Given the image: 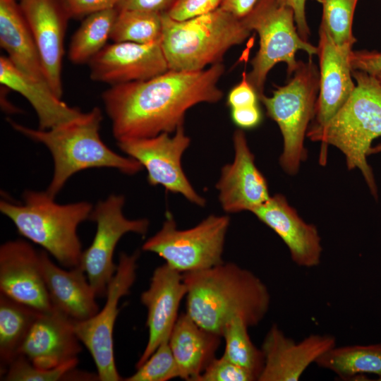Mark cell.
<instances>
[{
  "instance_id": "6da1fadb",
  "label": "cell",
  "mask_w": 381,
  "mask_h": 381,
  "mask_svg": "<svg viewBox=\"0 0 381 381\" xmlns=\"http://www.w3.org/2000/svg\"><path fill=\"white\" fill-rule=\"evenodd\" d=\"M220 63L198 71L169 70L147 80L111 85L102 93L106 113L117 142L174 133L186 112L223 96L218 81Z\"/></svg>"
},
{
  "instance_id": "7a4b0ae2",
  "label": "cell",
  "mask_w": 381,
  "mask_h": 381,
  "mask_svg": "<svg viewBox=\"0 0 381 381\" xmlns=\"http://www.w3.org/2000/svg\"><path fill=\"white\" fill-rule=\"evenodd\" d=\"M186 285V313L204 329L219 335L226 324L241 318L248 327L266 316L271 295L264 282L253 272L224 262L183 274Z\"/></svg>"
},
{
  "instance_id": "3957f363",
  "label": "cell",
  "mask_w": 381,
  "mask_h": 381,
  "mask_svg": "<svg viewBox=\"0 0 381 381\" xmlns=\"http://www.w3.org/2000/svg\"><path fill=\"white\" fill-rule=\"evenodd\" d=\"M7 121L14 130L43 144L51 153L54 171L46 191L52 197L56 198L68 180L80 171L112 168L134 175L143 169L136 159L115 152L103 142L99 133L102 113L98 107L48 130Z\"/></svg>"
},
{
  "instance_id": "277c9868",
  "label": "cell",
  "mask_w": 381,
  "mask_h": 381,
  "mask_svg": "<svg viewBox=\"0 0 381 381\" xmlns=\"http://www.w3.org/2000/svg\"><path fill=\"white\" fill-rule=\"evenodd\" d=\"M355 88L346 102L320 129L306 136L321 143L320 164L327 162L329 145L345 156L349 170L358 169L372 196L378 199V189L367 157L373 141L381 135V85L375 75L352 71Z\"/></svg>"
},
{
  "instance_id": "5b68a950",
  "label": "cell",
  "mask_w": 381,
  "mask_h": 381,
  "mask_svg": "<svg viewBox=\"0 0 381 381\" xmlns=\"http://www.w3.org/2000/svg\"><path fill=\"white\" fill-rule=\"evenodd\" d=\"M20 202L1 200V212L21 236L41 246L61 265L79 266L83 250L78 228L89 219L92 205L87 201L59 204L46 190H26Z\"/></svg>"
},
{
  "instance_id": "8992f818",
  "label": "cell",
  "mask_w": 381,
  "mask_h": 381,
  "mask_svg": "<svg viewBox=\"0 0 381 381\" xmlns=\"http://www.w3.org/2000/svg\"><path fill=\"white\" fill-rule=\"evenodd\" d=\"M161 45L169 70L198 71L220 63L233 46L241 44L250 31L241 19L219 7L184 20L162 13Z\"/></svg>"
},
{
  "instance_id": "52a82bcc",
  "label": "cell",
  "mask_w": 381,
  "mask_h": 381,
  "mask_svg": "<svg viewBox=\"0 0 381 381\" xmlns=\"http://www.w3.org/2000/svg\"><path fill=\"white\" fill-rule=\"evenodd\" d=\"M318 92L319 69L309 59L299 61L286 85L278 87L271 97L262 95L259 98L280 129L283 150L279 164L289 175L296 174L307 158L304 140L314 117Z\"/></svg>"
},
{
  "instance_id": "ba28073f",
  "label": "cell",
  "mask_w": 381,
  "mask_h": 381,
  "mask_svg": "<svg viewBox=\"0 0 381 381\" xmlns=\"http://www.w3.org/2000/svg\"><path fill=\"white\" fill-rule=\"evenodd\" d=\"M241 20L250 32L255 31L259 36V49L251 61L252 69L247 73L259 98L264 95L268 73L277 63H285L290 75L298 66L297 51H305L310 56L317 55V47L299 35L293 10L279 0H258Z\"/></svg>"
},
{
  "instance_id": "9c48e42d",
  "label": "cell",
  "mask_w": 381,
  "mask_h": 381,
  "mask_svg": "<svg viewBox=\"0 0 381 381\" xmlns=\"http://www.w3.org/2000/svg\"><path fill=\"white\" fill-rule=\"evenodd\" d=\"M229 224L228 215L210 214L192 228L179 229L168 212L161 229L145 241L142 249L158 255L181 274L207 269L224 262Z\"/></svg>"
},
{
  "instance_id": "30bf717a",
  "label": "cell",
  "mask_w": 381,
  "mask_h": 381,
  "mask_svg": "<svg viewBox=\"0 0 381 381\" xmlns=\"http://www.w3.org/2000/svg\"><path fill=\"white\" fill-rule=\"evenodd\" d=\"M124 205L123 195L111 194L96 204L89 218L96 223V232L90 246L83 252L79 266L86 273L97 297L106 296L116 271L113 257L119 240L127 233L145 236L149 229L150 221L146 218L126 217Z\"/></svg>"
},
{
  "instance_id": "8fae6325",
  "label": "cell",
  "mask_w": 381,
  "mask_h": 381,
  "mask_svg": "<svg viewBox=\"0 0 381 381\" xmlns=\"http://www.w3.org/2000/svg\"><path fill=\"white\" fill-rule=\"evenodd\" d=\"M139 251L129 255L120 253L116 271L106 294L102 310L83 321H74V329L82 344L91 354L99 381L123 380L114 358L113 333L119 312L120 299L129 294L136 279Z\"/></svg>"
},
{
  "instance_id": "7c38bea8",
  "label": "cell",
  "mask_w": 381,
  "mask_h": 381,
  "mask_svg": "<svg viewBox=\"0 0 381 381\" xmlns=\"http://www.w3.org/2000/svg\"><path fill=\"white\" fill-rule=\"evenodd\" d=\"M190 144L183 126L173 135L162 133L149 138L117 142L120 150L139 162L147 172V181L153 186H162L167 191L179 193L190 202L204 207L205 199L194 189L186 176L181 158Z\"/></svg>"
},
{
  "instance_id": "4fadbf2b",
  "label": "cell",
  "mask_w": 381,
  "mask_h": 381,
  "mask_svg": "<svg viewBox=\"0 0 381 381\" xmlns=\"http://www.w3.org/2000/svg\"><path fill=\"white\" fill-rule=\"evenodd\" d=\"M0 293L40 313L53 310L40 251L29 242L16 239L0 246Z\"/></svg>"
},
{
  "instance_id": "5bb4252c",
  "label": "cell",
  "mask_w": 381,
  "mask_h": 381,
  "mask_svg": "<svg viewBox=\"0 0 381 381\" xmlns=\"http://www.w3.org/2000/svg\"><path fill=\"white\" fill-rule=\"evenodd\" d=\"M88 64L92 80L111 85L147 80L169 70L161 40L107 44Z\"/></svg>"
},
{
  "instance_id": "9a60e30c",
  "label": "cell",
  "mask_w": 381,
  "mask_h": 381,
  "mask_svg": "<svg viewBox=\"0 0 381 381\" xmlns=\"http://www.w3.org/2000/svg\"><path fill=\"white\" fill-rule=\"evenodd\" d=\"M335 346L336 338L331 334H311L296 342L272 325L260 348L264 364L258 381H298L311 364Z\"/></svg>"
},
{
  "instance_id": "2e32d148",
  "label": "cell",
  "mask_w": 381,
  "mask_h": 381,
  "mask_svg": "<svg viewBox=\"0 0 381 381\" xmlns=\"http://www.w3.org/2000/svg\"><path fill=\"white\" fill-rule=\"evenodd\" d=\"M234 157L224 165L216 183L218 198L226 213L252 212L270 198L266 179L255 163L244 132L235 131L233 135Z\"/></svg>"
},
{
  "instance_id": "e0dca14e",
  "label": "cell",
  "mask_w": 381,
  "mask_h": 381,
  "mask_svg": "<svg viewBox=\"0 0 381 381\" xmlns=\"http://www.w3.org/2000/svg\"><path fill=\"white\" fill-rule=\"evenodd\" d=\"M317 48L319 92L314 117L307 133L322 128L346 102L356 85L349 62L352 48L336 44L322 24Z\"/></svg>"
},
{
  "instance_id": "ac0fdd59",
  "label": "cell",
  "mask_w": 381,
  "mask_h": 381,
  "mask_svg": "<svg viewBox=\"0 0 381 381\" xmlns=\"http://www.w3.org/2000/svg\"><path fill=\"white\" fill-rule=\"evenodd\" d=\"M187 288L183 274L166 263L153 272L147 289L140 296L147 308L148 339L135 368L141 365L164 340L169 339L179 317L178 311Z\"/></svg>"
},
{
  "instance_id": "d6986e66",
  "label": "cell",
  "mask_w": 381,
  "mask_h": 381,
  "mask_svg": "<svg viewBox=\"0 0 381 381\" xmlns=\"http://www.w3.org/2000/svg\"><path fill=\"white\" fill-rule=\"evenodd\" d=\"M19 5L33 35L48 85L61 97L64 40L69 16L59 0H21Z\"/></svg>"
},
{
  "instance_id": "ffe728a7",
  "label": "cell",
  "mask_w": 381,
  "mask_h": 381,
  "mask_svg": "<svg viewBox=\"0 0 381 381\" xmlns=\"http://www.w3.org/2000/svg\"><path fill=\"white\" fill-rule=\"evenodd\" d=\"M81 344L75 332L74 320L53 308L37 318L19 354L37 368H54L78 359Z\"/></svg>"
},
{
  "instance_id": "44dd1931",
  "label": "cell",
  "mask_w": 381,
  "mask_h": 381,
  "mask_svg": "<svg viewBox=\"0 0 381 381\" xmlns=\"http://www.w3.org/2000/svg\"><path fill=\"white\" fill-rule=\"evenodd\" d=\"M251 212L279 236L297 266L313 268L320 264L323 249L316 226L306 222L283 195L270 196Z\"/></svg>"
},
{
  "instance_id": "7402d4cb",
  "label": "cell",
  "mask_w": 381,
  "mask_h": 381,
  "mask_svg": "<svg viewBox=\"0 0 381 381\" xmlns=\"http://www.w3.org/2000/svg\"><path fill=\"white\" fill-rule=\"evenodd\" d=\"M40 255L42 274L53 308L74 321L94 316L99 310L97 295L81 267L66 270L56 265L44 250H40Z\"/></svg>"
},
{
  "instance_id": "603a6c76",
  "label": "cell",
  "mask_w": 381,
  "mask_h": 381,
  "mask_svg": "<svg viewBox=\"0 0 381 381\" xmlns=\"http://www.w3.org/2000/svg\"><path fill=\"white\" fill-rule=\"evenodd\" d=\"M0 83L30 102L37 114L40 129L54 128L82 113L62 101L46 83L20 71L4 56L0 57Z\"/></svg>"
},
{
  "instance_id": "cb8c5ba5",
  "label": "cell",
  "mask_w": 381,
  "mask_h": 381,
  "mask_svg": "<svg viewBox=\"0 0 381 381\" xmlns=\"http://www.w3.org/2000/svg\"><path fill=\"white\" fill-rule=\"evenodd\" d=\"M221 338L202 328L186 313L179 315L169 343L179 370L180 378L197 381L214 358Z\"/></svg>"
},
{
  "instance_id": "d4e9b609",
  "label": "cell",
  "mask_w": 381,
  "mask_h": 381,
  "mask_svg": "<svg viewBox=\"0 0 381 381\" xmlns=\"http://www.w3.org/2000/svg\"><path fill=\"white\" fill-rule=\"evenodd\" d=\"M0 45L17 68L48 85L33 35L16 0H0Z\"/></svg>"
},
{
  "instance_id": "484cf974",
  "label": "cell",
  "mask_w": 381,
  "mask_h": 381,
  "mask_svg": "<svg viewBox=\"0 0 381 381\" xmlns=\"http://www.w3.org/2000/svg\"><path fill=\"white\" fill-rule=\"evenodd\" d=\"M315 364L342 380H350L365 374L376 375L381 378V342L336 345L321 356Z\"/></svg>"
},
{
  "instance_id": "4316f807",
  "label": "cell",
  "mask_w": 381,
  "mask_h": 381,
  "mask_svg": "<svg viewBox=\"0 0 381 381\" xmlns=\"http://www.w3.org/2000/svg\"><path fill=\"white\" fill-rule=\"evenodd\" d=\"M40 313L0 293L1 373L19 354L24 339Z\"/></svg>"
},
{
  "instance_id": "83f0119b",
  "label": "cell",
  "mask_w": 381,
  "mask_h": 381,
  "mask_svg": "<svg viewBox=\"0 0 381 381\" xmlns=\"http://www.w3.org/2000/svg\"><path fill=\"white\" fill-rule=\"evenodd\" d=\"M117 13L118 10L113 8L86 16L70 42L68 59L71 62L89 63L107 45Z\"/></svg>"
},
{
  "instance_id": "f1b7e54d",
  "label": "cell",
  "mask_w": 381,
  "mask_h": 381,
  "mask_svg": "<svg viewBox=\"0 0 381 381\" xmlns=\"http://www.w3.org/2000/svg\"><path fill=\"white\" fill-rule=\"evenodd\" d=\"M248 328L240 318H233L226 324L222 333L225 341L222 356L250 372L258 380L263 368L264 357L261 349H258L251 341Z\"/></svg>"
},
{
  "instance_id": "f546056e",
  "label": "cell",
  "mask_w": 381,
  "mask_h": 381,
  "mask_svg": "<svg viewBox=\"0 0 381 381\" xmlns=\"http://www.w3.org/2000/svg\"><path fill=\"white\" fill-rule=\"evenodd\" d=\"M162 33V13L121 10L118 11L110 39L114 42L148 44L161 40Z\"/></svg>"
},
{
  "instance_id": "4dcf8cb0",
  "label": "cell",
  "mask_w": 381,
  "mask_h": 381,
  "mask_svg": "<svg viewBox=\"0 0 381 381\" xmlns=\"http://www.w3.org/2000/svg\"><path fill=\"white\" fill-rule=\"evenodd\" d=\"M78 359L59 367L43 369L35 366L24 356L18 354L1 373V380L6 381H59L99 380L98 376L75 370Z\"/></svg>"
},
{
  "instance_id": "1f68e13d",
  "label": "cell",
  "mask_w": 381,
  "mask_h": 381,
  "mask_svg": "<svg viewBox=\"0 0 381 381\" xmlns=\"http://www.w3.org/2000/svg\"><path fill=\"white\" fill-rule=\"evenodd\" d=\"M358 1L320 0L322 5L320 24L339 47L352 48L356 41L353 35L352 25Z\"/></svg>"
},
{
  "instance_id": "d6a6232c",
  "label": "cell",
  "mask_w": 381,
  "mask_h": 381,
  "mask_svg": "<svg viewBox=\"0 0 381 381\" xmlns=\"http://www.w3.org/2000/svg\"><path fill=\"white\" fill-rule=\"evenodd\" d=\"M136 372L125 381H168L180 378L178 365L171 350L169 339L162 341Z\"/></svg>"
},
{
  "instance_id": "836d02e7",
  "label": "cell",
  "mask_w": 381,
  "mask_h": 381,
  "mask_svg": "<svg viewBox=\"0 0 381 381\" xmlns=\"http://www.w3.org/2000/svg\"><path fill=\"white\" fill-rule=\"evenodd\" d=\"M255 376L222 356L208 363L197 381H254Z\"/></svg>"
},
{
  "instance_id": "e575fe53",
  "label": "cell",
  "mask_w": 381,
  "mask_h": 381,
  "mask_svg": "<svg viewBox=\"0 0 381 381\" xmlns=\"http://www.w3.org/2000/svg\"><path fill=\"white\" fill-rule=\"evenodd\" d=\"M223 0H176L166 12L176 20H184L210 13L219 7Z\"/></svg>"
},
{
  "instance_id": "d590c367",
  "label": "cell",
  "mask_w": 381,
  "mask_h": 381,
  "mask_svg": "<svg viewBox=\"0 0 381 381\" xmlns=\"http://www.w3.org/2000/svg\"><path fill=\"white\" fill-rule=\"evenodd\" d=\"M70 17L79 18L116 8L119 0H59Z\"/></svg>"
},
{
  "instance_id": "8d00e7d4",
  "label": "cell",
  "mask_w": 381,
  "mask_h": 381,
  "mask_svg": "<svg viewBox=\"0 0 381 381\" xmlns=\"http://www.w3.org/2000/svg\"><path fill=\"white\" fill-rule=\"evenodd\" d=\"M258 95L249 83L247 73L243 71L241 81L234 87L227 97V104L231 109L258 104Z\"/></svg>"
},
{
  "instance_id": "74e56055",
  "label": "cell",
  "mask_w": 381,
  "mask_h": 381,
  "mask_svg": "<svg viewBox=\"0 0 381 381\" xmlns=\"http://www.w3.org/2000/svg\"><path fill=\"white\" fill-rule=\"evenodd\" d=\"M349 62L352 71L372 75L381 72V52H379L351 51Z\"/></svg>"
},
{
  "instance_id": "f35d334b",
  "label": "cell",
  "mask_w": 381,
  "mask_h": 381,
  "mask_svg": "<svg viewBox=\"0 0 381 381\" xmlns=\"http://www.w3.org/2000/svg\"><path fill=\"white\" fill-rule=\"evenodd\" d=\"M176 0H119L116 8L118 11H142L166 13Z\"/></svg>"
},
{
  "instance_id": "ab89813d",
  "label": "cell",
  "mask_w": 381,
  "mask_h": 381,
  "mask_svg": "<svg viewBox=\"0 0 381 381\" xmlns=\"http://www.w3.org/2000/svg\"><path fill=\"white\" fill-rule=\"evenodd\" d=\"M231 119L241 128H253L261 121L262 114L258 104L231 109Z\"/></svg>"
},
{
  "instance_id": "60d3db41",
  "label": "cell",
  "mask_w": 381,
  "mask_h": 381,
  "mask_svg": "<svg viewBox=\"0 0 381 381\" xmlns=\"http://www.w3.org/2000/svg\"><path fill=\"white\" fill-rule=\"evenodd\" d=\"M279 1L293 10L298 32L301 38L308 41L310 29L306 16V0H279Z\"/></svg>"
},
{
  "instance_id": "b9f144b4",
  "label": "cell",
  "mask_w": 381,
  "mask_h": 381,
  "mask_svg": "<svg viewBox=\"0 0 381 381\" xmlns=\"http://www.w3.org/2000/svg\"><path fill=\"white\" fill-rule=\"evenodd\" d=\"M257 1L258 0H223L220 8L242 19L250 12Z\"/></svg>"
},
{
  "instance_id": "7bdbcfd3",
  "label": "cell",
  "mask_w": 381,
  "mask_h": 381,
  "mask_svg": "<svg viewBox=\"0 0 381 381\" xmlns=\"http://www.w3.org/2000/svg\"><path fill=\"white\" fill-rule=\"evenodd\" d=\"M379 153H381V143L377 145H375L373 147L372 146V147L370 148L369 151L368 155L370 156L371 155L379 154Z\"/></svg>"
},
{
  "instance_id": "ee69618b",
  "label": "cell",
  "mask_w": 381,
  "mask_h": 381,
  "mask_svg": "<svg viewBox=\"0 0 381 381\" xmlns=\"http://www.w3.org/2000/svg\"><path fill=\"white\" fill-rule=\"evenodd\" d=\"M375 75L381 85V72L376 73Z\"/></svg>"
},
{
  "instance_id": "f6af8a7d",
  "label": "cell",
  "mask_w": 381,
  "mask_h": 381,
  "mask_svg": "<svg viewBox=\"0 0 381 381\" xmlns=\"http://www.w3.org/2000/svg\"><path fill=\"white\" fill-rule=\"evenodd\" d=\"M21 1V0H20Z\"/></svg>"
}]
</instances>
